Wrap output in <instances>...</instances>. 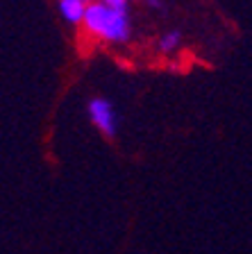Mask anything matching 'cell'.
<instances>
[{
	"label": "cell",
	"instance_id": "cell-1",
	"mask_svg": "<svg viewBox=\"0 0 252 254\" xmlns=\"http://www.w3.org/2000/svg\"><path fill=\"white\" fill-rule=\"evenodd\" d=\"M80 27L89 39L107 43V46H123L132 39V21L127 9H116V7L102 5L98 0L84 7Z\"/></svg>",
	"mask_w": 252,
	"mask_h": 254
},
{
	"label": "cell",
	"instance_id": "cell-2",
	"mask_svg": "<svg viewBox=\"0 0 252 254\" xmlns=\"http://www.w3.org/2000/svg\"><path fill=\"white\" fill-rule=\"evenodd\" d=\"M89 118L105 136H116V132H118V118H116V111L111 107V102L102 100V98L89 100Z\"/></svg>",
	"mask_w": 252,
	"mask_h": 254
},
{
	"label": "cell",
	"instance_id": "cell-3",
	"mask_svg": "<svg viewBox=\"0 0 252 254\" xmlns=\"http://www.w3.org/2000/svg\"><path fill=\"white\" fill-rule=\"evenodd\" d=\"M84 7L86 5L80 2V0H57V9H59V14H62V18L75 27H80V23H82Z\"/></svg>",
	"mask_w": 252,
	"mask_h": 254
},
{
	"label": "cell",
	"instance_id": "cell-4",
	"mask_svg": "<svg viewBox=\"0 0 252 254\" xmlns=\"http://www.w3.org/2000/svg\"><path fill=\"white\" fill-rule=\"evenodd\" d=\"M179 46H182V32H177V30L162 34V39H159V43H157V48H159V53L162 55L175 53Z\"/></svg>",
	"mask_w": 252,
	"mask_h": 254
},
{
	"label": "cell",
	"instance_id": "cell-5",
	"mask_svg": "<svg viewBox=\"0 0 252 254\" xmlns=\"http://www.w3.org/2000/svg\"><path fill=\"white\" fill-rule=\"evenodd\" d=\"M102 5H109V7H116V9H127V2L130 0H98Z\"/></svg>",
	"mask_w": 252,
	"mask_h": 254
},
{
	"label": "cell",
	"instance_id": "cell-6",
	"mask_svg": "<svg viewBox=\"0 0 252 254\" xmlns=\"http://www.w3.org/2000/svg\"><path fill=\"white\" fill-rule=\"evenodd\" d=\"M150 9H157V11H162L164 9V0H143Z\"/></svg>",
	"mask_w": 252,
	"mask_h": 254
},
{
	"label": "cell",
	"instance_id": "cell-7",
	"mask_svg": "<svg viewBox=\"0 0 252 254\" xmlns=\"http://www.w3.org/2000/svg\"><path fill=\"white\" fill-rule=\"evenodd\" d=\"M80 2H84V5H89V2H93V0H80Z\"/></svg>",
	"mask_w": 252,
	"mask_h": 254
}]
</instances>
